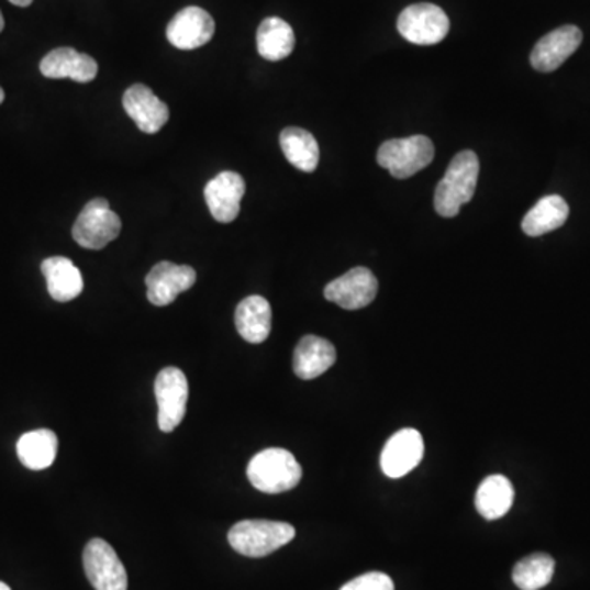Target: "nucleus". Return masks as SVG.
Segmentation results:
<instances>
[{"mask_svg": "<svg viewBox=\"0 0 590 590\" xmlns=\"http://www.w3.org/2000/svg\"><path fill=\"white\" fill-rule=\"evenodd\" d=\"M9 2L16 7H29L32 5L33 0H9Z\"/></svg>", "mask_w": 590, "mask_h": 590, "instance_id": "nucleus-27", "label": "nucleus"}, {"mask_svg": "<svg viewBox=\"0 0 590 590\" xmlns=\"http://www.w3.org/2000/svg\"><path fill=\"white\" fill-rule=\"evenodd\" d=\"M296 528L271 520H243L229 532V543L240 555L265 558L294 539Z\"/></svg>", "mask_w": 590, "mask_h": 590, "instance_id": "nucleus-2", "label": "nucleus"}, {"mask_svg": "<svg viewBox=\"0 0 590 590\" xmlns=\"http://www.w3.org/2000/svg\"><path fill=\"white\" fill-rule=\"evenodd\" d=\"M479 158L475 152H461L449 163L435 191L436 212L446 219L456 216L465 203L475 197L479 178Z\"/></svg>", "mask_w": 590, "mask_h": 590, "instance_id": "nucleus-1", "label": "nucleus"}, {"mask_svg": "<svg viewBox=\"0 0 590 590\" xmlns=\"http://www.w3.org/2000/svg\"><path fill=\"white\" fill-rule=\"evenodd\" d=\"M3 99H5V94H3L2 88H0V103L3 102Z\"/></svg>", "mask_w": 590, "mask_h": 590, "instance_id": "nucleus-30", "label": "nucleus"}, {"mask_svg": "<svg viewBox=\"0 0 590 590\" xmlns=\"http://www.w3.org/2000/svg\"><path fill=\"white\" fill-rule=\"evenodd\" d=\"M582 32L576 25H563L543 36L533 48L530 62L539 73L556 71L581 46Z\"/></svg>", "mask_w": 590, "mask_h": 590, "instance_id": "nucleus-13", "label": "nucleus"}, {"mask_svg": "<svg viewBox=\"0 0 590 590\" xmlns=\"http://www.w3.org/2000/svg\"><path fill=\"white\" fill-rule=\"evenodd\" d=\"M155 393L159 430L171 433L185 420L189 399L188 378L181 369L168 366L156 376Z\"/></svg>", "mask_w": 590, "mask_h": 590, "instance_id": "nucleus-7", "label": "nucleus"}, {"mask_svg": "<svg viewBox=\"0 0 590 590\" xmlns=\"http://www.w3.org/2000/svg\"><path fill=\"white\" fill-rule=\"evenodd\" d=\"M42 272L48 286L49 296L56 302H71L81 296L85 289L81 271L71 259L65 256H53L42 263Z\"/></svg>", "mask_w": 590, "mask_h": 590, "instance_id": "nucleus-19", "label": "nucleus"}, {"mask_svg": "<svg viewBox=\"0 0 590 590\" xmlns=\"http://www.w3.org/2000/svg\"><path fill=\"white\" fill-rule=\"evenodd\" d=\"M569 205L561 196H546L523 216L522 230L528 236H542L565 225Z\"/></svg>", "mask_w": 590, "mask_h": 590, "instance_id": "nucleus-22", "label": "nucleus"}, {"mask_svg": "<svg viewBox=\"0 0 590 590\" xmlns=\"http://www.w3.org/2000/svg\"><path fill=\"white\" fill-rule=\"evenodd\" d=\"M235 325L243 339L253 345L266 342L272 325V310L261 296H249L240 302L235 312Z\"/></svg>", "mask_w": 590, "mask_h": 590, "instance_id": "nucleus-18", "label": "nucleus"}, {"mask_svg": "<svg viewBox=\"0 0 590 590\" xmlns=\"http://www.w3.org/2000/svg\"><path fill=\"white\" fill-rule=\"evenodd\" d=\"M253 488L265 493L291 491L300 479L302 468L291 452L282 448H269L258 453L246 469Z\"/></svg>", "mask_w": 590, "mask_h": 590, "instance_id": "nucleus-3", "label": "nucleus"}, {"mask_svg": "<svg viewBox=\"0 0 590 590\" xmlns=\"http://www.w3.org/2000/svg\"><path fill=\"white\" fill-rule=\"evenodd\" d=\"M279 142H281L286 159L294 168L303 172L315 171L316 166H319L320 149L312 133L297 129V126H289V129L282 130Z\"/></svg>", "mask_w": 590, "mask_h": 590, "instance_id": "nucleus-24", "label": "nucleus"}, {"mask_svg": "<svg viewBox=\"0 0 590 590\" xmlns=\"http://www.w3.org/2000/svg\"><path fill=\"white\" fill-rule=\"evenodd\" d=\"M513 499L515 491L505 476H489L476 493V509L486 520H499L512 509Z\"/></svg>", "mask_w": 590, "mask_h": 590, "instance_id": "nucleus-23", "label": "nucleus"}, {"mask_svg": "<svg viewBox=\"0 0 590 590\" xmlns=\"http://www.w3.org/2000/svg\"><path fill=\"white\" fill-rule=\"evenodd\" d=\"M435 158V146L428 136L389 140L378 152V163L396 179L412 178Z\"/></svg>", "mask_w": 590, "mask_h": 590, "instance_id": "nucleus-4", "label": "nucleus"}, {"mask_svg": "<svg viewBox=\"0 0 590 590\" xmlns=\"http://www.w3.org/2000/svg\"><path fill=\"white\" fill-rule=\"evenodd\" d=\"M256 43L261 58L268 62H282L294 52V30L286 20L268 16L259 25Z\"/></svg>", "mask_w": 590, "mask_h": 590, "instance_id": "nucleus-20", "label": "nucleus"}, {"mask_svg": "<svg viewBox=\"0 0 590 590\" xmlns=\"http://www.w3.org/2000/svg\"><path fill=\"white\" fill-rule=\"evenodd\" d=\"M336 361V349L329 339L307 335L297 343L294 352V372L303 381L319 378L329 371Z\"/></svg>", "mask_w": 590, "mask_h": 590, "instance_id": "nucleus-17", "label": "nucleus"}, {"mask_svg": "<svg viewBox=\"0 0 590 590\" xmlns=\"http://www.w3.org/2000/svg\"><path fill=\"white\" fill-rule=\"evenodd\" d=\"M58 453V436L52 430H35L25 433L16 443L20 463L32 471H43L55 463Z\"/></svg>", "mask_w": 590, "mask_h": 590, "instance_id": "nucleus-21", "label": "nucleus"}, {"mask_svg": "<svg viewBox=\"0 0 590 590\" xmlns=\"http://www.w3.org/2000/svg\"><path fill=\"white\" fill-rule=\"evenodd\" d=\"M82 563H85L86 576L96 590H126L129 588L125 566L120 561L115 549L103 539L94 538L86 545Z\"/></svg>", "mask_w": 590, "mask_h": 590, "instance_id": "nucleus-8", "label": "nucleus"}, {"mask_svg": "<svg viewBox=\"0 0 590 590\" xmlns=\"http://www.w3.org/2000/svg\"><path fill=\"white\" fill-rule=\"evenodd\" d=\"M40 71L48 79L69 78L86 85L94 81L99 66L92 56L76 52L75 48H56L42 59Z\"/></svg>", "mask_w": 590, "mask_h": 590, "instance_id": "nucleus-16", "label": "nucleus"}, {"mask_svg": "<svg viewBox=\"0 0 590 590\" xmlns=\"http://www.w3.org/2000/svg\"><path fill=\"white\" fill-rule=\"evenodd\" d=\"M555 576V559L546 553H535L520 559L513 568L512 578L520 590L546 588Z\"/></svg>", "mask_w": 590, "mask_h": 590, "instance_id": "nucleus-25", "label": "nucleus"}, {"mask_svg": "<svg viewBox=\"0 0 590 590\" xmlns=\"http://www.w3.org/2000/svg\"><path fill=\"white\" fill-rule=\"evenodd\" d=\"M425 445L422 433L403 428L393 433L381 455V468L388 478L399 479L409 475L422 461Z\"/></svg>", "mask_w": 590, "mask_h": 590, "instance_id": "nucleus-11", "label": "nucleus"}, {"mask_svg": "<svg viewBox=\"0 0 590 590\" xmlns=\"http://www.w3.org/2000/svg\"><path fill=\"white\" fill-rule=\"evenodd\" d=\"M122 222L120 216L110 209L105 199H94L86 203L79 213L73 238L86 249H102L120 235Z\"/></svg>", "mask_w": 590, "mask_h": 590, "instance_id": "nucleus-5", "label": "nucleus"}, {"mask_svg": "<svg viewBox=\"0 0 590 590\" xmlns=\"http://www.w3.org/2000/svg\"><path fill=\"white\" fill-rule=\"evenodd\" d=\"M0 590H12L9 588V586L5 585V582L0 581Z\"/></svg>", "mask_w": 590, "mask_h": 590, "instance_id": "nucleus-29", "label": "nucleus"}, {"mask_svg": "<svg viewBox=\"0 0 590 590\" xmlns=\"http://www.w3.org/2000/svg\"><path fill=\"white\" fill-rule=\"evenodd\" d=\"M123 109L143 133H158L169 120V107L148 86L135 85L123 94Z\"/></svg>", "mask_w": 590, "mask_h": 590, "instance_id": "nucleus-15", "label": "nucleus"}, {"mask_svg": "<svg viewBox=\"0 0 590 590\" xmlns=\"http://www.w3.org/2000/svg\"><path fill=\"white\" fill-rule=\"evenodd\" d=\"M245 179L235 171H223L205 186L207 207L213 219L230 223L238 216L240 203L245 196Z\"/></svg>", "mask_w": 590, "mask_h": 590, "instance_id": "nucleus-14", "label": "nucleus"}, {"mask_svg": "<svg viewBox=\"0 0 590 590\" xmlns=\"http://www.w3.org/2000/svg\"><path fill=\"white\" fill-rule=\"evenodd\" d=\"M215 33V22L207 10L186 7L172 16L166 29L169 43L178 49H196L207 45Z\"/></svg>", "mask_w": 590, "mask_h": 590, "instance_id": "nucleus-12", "label": "nucleus"}, {"mask_svg": "<svg viewBox=\"0 0 590 590\" xmlns=\"http://www.w3.org/2000/svg\"><path fill=\"white\" fill-rule=\"evenodd\" d=\"M378 279L368 268H355L339 276L325 288L326 300L345 310L368 307L378 296Z\"/></svg>", "mask_w": 590, "mask_h": 590, "instance_id": "nucleus-10", "label": "nucleus"}, {"mask_svg": "<svg viewBox=\"0 0 590 590\" xmlns=\"http://www.w3.org/2000/svg\"><path fill=\"white\" fill-rule=\"evenodd\" d=\"M339 590H393V581L385 572H368L353 579Z\"/></svg>", "mask_w": 590, "mask_h": 590, "instance_id": "nucleus-26", "label": "nucleus"}, {"mask_svg": "<svg viewBox=\"0 0 590 590\" xmlns=\"http://www.w3.org/2000/svg\"><path fill=\"white\" fill-rule=\"evenodd\" d=\"M397 29L400 35L413 45H436L448 35L449 19L438 5L413 3L400 13Z\"/></svg>", "mask_w": 590, "mask_h": 590, "instance_id": "nucleus-6", "label": "nucleus"}, {"mask_svg": "<svg viewBox=\"0 0 590 590\" xmlns=\"http://www.w3.org/2000/svg\"><path fill=\"white\" fill-rule=\"evenodd\" d=\"M196 281V269L191 266L162 261L146 276V296L153 305L166 307L175 302L176 297L189 291Z\"/></svg>", "mask_w": 590, "mask_h": 590, "instance_id": "nucleus-9", "label": "nucleus"}, {"mask_svg": "<svg viewBox=\"0 0 590 590\" xmlns=\"http://www.w3.org/2000/svg\"><path fill=\"white\" fill-rule=\"evenodd\" d=\"M3 26H5V20H3L2 12H0V32H2Z\"/></svg>", "mask_w": 590, "mask_h": 590, "instance_id": "nucleus-28", "label": "nucleus"}]
</instances>
